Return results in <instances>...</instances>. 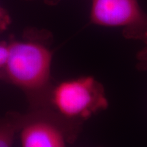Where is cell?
Returning a JSON list of instances; mask_svg holds the SVG:
<instances>
[{
  "mask_svg": "<svg viewBox=\"0 0 147 147\" xmlns=\"http://www.w3.org/2000/svg\"><path fill=\"white\" fill-rule=\"evenodd\" d=\"M53 36L45 29H27L8 43V57L1 78L26 93L32 108L39 106L52 86Z\"/></svg>",
  "mask_w": 147,
  "mask_h": 147,
  "instance_id": "obj_1",
  "label": "cell"
},
{
  "mask_svg": "<svg viewBox=\"0 0 147 147\" xmlns=\"http://www.w3.org/2000/svg\"><path fill=\"white\" fill-rule=\"evenodd\" d=\"M108 107L102 84L93 76H82L53 84L34 109H42L54 117L65 130L67 142L73 143L84 121Z\"/></svg>",
  "mask_w": 147,
  "mask_h": 147,
  "instance_id": "obj_2",
  "label": "cell"
},
{
  "mask_svg": "<svg viewBox=\"0 0 147 147\" xmlns=\"http://www.w3.org/2000/svg\"><path fill=\"white\" fill-rule=\"evenodd\" d=\"M19 131L22 147H66L68 143L61 125L42 109L23 115Z\"/></svg>",
  "mask_w": 147,
  "mask_h": 147,
  "instance_id": "obj_3",
  "label": "cell"
},
{
  "mask_svg": "<svg viewBox=\"0 0 147 147\" xmlns=\"http://www.w3.org/2000/svg\"><path fill=\"white\" fill-rule=\"evenodd\" d=\"M90 22L102 27L131 29L147 21L138 0H91Z\"/></svg>",
  "mask_w": 147,
  "mask_h": 147,
  "instance_id": "obj_4",
  "label": "cell"
},
{
  "mask_svg": "<svg viewBox=\"0 0 147 147\" xmlns=\"http://www.w3.org/2000/svg\"><path fill=\"white\" fill-rule=\"evenodd\" d=\"M23 115L10 113L0 118V147H12L14 135L21 128Z\"/></svg>",
  "mask_w": 147,
  "mask_h": 147,
  "instance_id": "obj_5",
  "label": "cell"
},
{
  "mask_svg": "<svg viewBox=\"0 0 147 147\" xmlns=\"http://www.w3.org/2000/svg\"><path fill=\"white\" fill-rule=\"evenodd\" d=\"M123 34L127 39L140 40L147 45V21L139 26L124 29Z\"/></svg>",
  "mask_w": 147,
  "mask_h": 147,
  "instance_id": "obj_6",
  "label": "cell"
},
{
  "mask_svg": "<svg viewBox=\"0 0 147 147\" xmlns=\"http://www.w3.org/2000/svg\"><path fill=\"white\" fill-rule=\"evenodd\" d=\"M11 23V18L8 12L0 5V33L8 28Z\"/></svg>",
  "mask_w": 147,
  "mask_h": 147,
  "instance_id": "obj_7",
  "label": "cell"
},
{
  "mask_svg": "<svg viewBox=\"0 0 147 147\" xmlns=\"http://www.w3.org/2000/svg\"><path fill=\"white\" fill-rule=\"evenodd\" d=\"M8 57V45L7 42H0V78Z\"/></svg>",
  "mask_w": 147,
  "mask_h": 147,
  "instance_id": "obj_8",
  "label": "cell"
},
{
  "mask_svg": "<svg viewBox=\"0 0 147 147\" xmlns=\"http://www.w3.org/2000/svg\"><path fill=\"white\" fill-rule=\"evenodd\" d=\"M136 59L137 69L141 71H147V47L138 52Z\"/></svg>",
  "mask_w": 147,
  "mask_h": 147,
  "instance_id": "obj_9",
  "label": "cell"
},
{
  "mask_svg": "<svg viewBox=\"0 0 147 147\" xmlns=\"http://www.w3.org/2000/svg\"><path fill=\"white\" fill-rule=\"evenodd\" d=\"M45 2H47V3H50V4H53L57 1H58L59 0H44Z\"/></svg>",
  "mask_w": 147,
  "mask_h": 147,
  "instance_id": "obj_10",
  "label": "cell"
}]
</instances>
